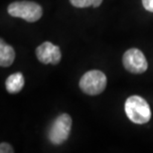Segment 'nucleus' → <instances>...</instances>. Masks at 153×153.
Wrapping results in <instances>:
<instances>
[{
  "mask_svg": "<svg viewBox=\"0 0 153 153\" xmlns=\"http://www.w3.org/2000/svg\"><path fill=\"white\" fill-rule=\"evenodd\" d=\"M122 64L124 68L132 74H142L148 68V63L144 54L135 48L129 49L123 54Z\"/></svg>",
  "mask_w": 153,
  "mask_h": 153,
  "instance_id": "5",
  "label": "nucleus"
},
{
  "mask_svg": "<svg viewBox=\"0 0 153 153\" xmlns=\"http://www.w3.org/2000/svg\"><path fill=\"white\" fill-rule=\"evenodd\" d=\"M15 60V51L10 45L1 39L0 41V65L1 67H9Z\"/></svg>",
  "mask_w": 153,
  "mask_h": 153,
  "instance_id": "8",
  "label": "nucleus"
},
{
  "mask_svg": "<svg viewBox=\"0 0 153 153\" xmlns=\"http://www.w3.org/2000/svg\"><path fill=\"white\" fill-rule=\"evenodd\" d=\"M124 111L129 120L136 124H144L150 120L151 109L147 102L139 96H131L124 103Z\"/></svg>",
  "mask_w": 153,
  "mask_h": 153,
  "instance_id": "1",
  "label": "nucleus"
},
{
  "mask_svg": "<svg viewBox=\"0 0 153 153\" xmlns=\"http://www.w3.org/2000/svg\"><path fill=\"white\" fill-rule=\"evenodd\" d=\"M72 128V118L67 114H61L55 119L49 130V139L55 145H60L69 138Z\"/></svg>",
  "mask_w": 153,
  "mask_h": 153,
  "instance_id": "4",
  "label": "nucleus"
},
{
  "mask_svg": "<svg viewBox=\"0 0 153 153\" xmlns=\"http://www.w3.org/2000/svg\"><path fill=\"white\" fill-rule=\"evenodd\" d=\"M25 84V79L22 73H15L10 75L5 82V87L8 93L17 94L22 90Z\"/></svg>",
  "mask_w": 153,
  "mask_h": 153,
  "instance_id": "7",
  "label": "nucleus"
},
{
  "mask_svg": "<svg viewBox=\"0 0 153 153\" xmlns=\"http://www.w3.org/2000/svg\"><path fill=\"white\" fill-rule=\"evenodd\" d=\"M36 57L42 64L57 65L61 61L62 54L58 46L50 42H44L36 49Z\"/></svg>",
  "mask_w": 153,
  "mask_h": 153,
  "instance_id": "6",
  "label": "nucleus"
},
{
  "mask_svg": "<svg viewBox=\"0 0 153 153\" xmlns=\"http://www.w3.org/2000/svg\"><path fill=\"white\" fill-rule=\"evenodd\" d=\"M142 4L147 11L153 12V0H142Z\"/></svg>",
  "mask_w": 153,
  "mask_h": 153,
  "instance_id": "11",
  "label": "nucleus"
},
{
  "mask_svg": "<svg viewBox=\"0 0 153 153\" xmlns=\"http://www.w3.org/2000/svg\"><path fill=\"white\" fill-rule=\"evenodd\" d=\"M8 13L12 17H18L27 22H36L43 15V9L38 3L31 1H17L8 6Z\"/></svg>",
  "mask_w": 153,
  "mask_h": 153,
  "instance_id": "2",
  "label": "nucleus"
},
{
  "mask_svg": "<svg viewBox=\"0 0 153 153\" xmlns=\"http://www.w3.org/2000/svg\"><path fill=\"white\" fill-rule=\"evenodd\" d=\"M0 152L1 153H13L14 149L10 144H8V143H6V142H2L1 144H0Z\"/></svg>",
  "mask_w": 153,
  "mask_h": 153,
  "instance_id": "10",
  "label": "nucleus"
},
{
  "mask_svg": "<svg viewBox=\"0 0 153 153\" xmlns=\"http://www.w3.org/2000/svg\"><path fill=\"white\" fill-rule=\"evenodd\" d=\"M106 87V76L102 72L91 70L81 78L79 88L85 94L97 96L102 94Z\"/></svg>",
  "mask_w": 153,
  "mask_h": 153,
  "instance_id": "3",
  "label": "nucleus"
},
{
  "mask_svg": "<svg viewBox=\"0 0 153 153\" xmlns=\"http://www.w3.org/2000/svg\"><path fill=\"white\" fill-rule=\"evenodd\" d=\"M71 4L76 8H85V7H99L102 4V0H70Z\"/></svg>",
  "mask_w": 153,
  "mask_h": 153,
  "instance_id": "9",
  "label": "nucleus"
}]
</instances>
